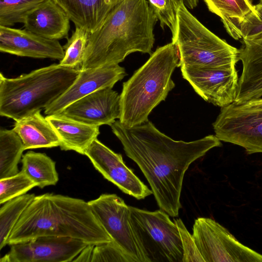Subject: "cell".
<instances>
[{"mask_svg":"<svg viewBox=\"0 0 262 262\" xmlns=\"http://www.w3.org/2000/svg\"><path fill=\"white\" fill-rule=\"evenodd\" d=\"M69 16L75 27L90 34L98 30L124 0H52Z\"/></svg>","mask_w":262,"mask_h":262,"instance_id":"cell-19","label":"cell"},{"mask_svg":"<svg viewBox=\"0 0 262 262\" xmlns=\"http://www.w3.org/2000/svg\"><path fill=\"white\" fill-rule=\"evenodd\" d=\"M47 120L60 140L62 150H73L84 155L88 147L100 134L99 126L89 125L60 114L48 115Z\"/></svg>","mask_w":262,"mask_h":262,"instance_id":"cell-20","label":"cell"},{"mask_svg":"<svg viewBox=\"0 0 262 262\" xmlns=\"http://www.w3.org/2000/svg\"><path fill=\"white\" fill-rule=\"evenodd\" d=\"M183 2L187 8L193 9L198 5L199 0H183Z\"/></svg>","mask_w":262,"mask_h":262,"instance_id":"cell-34","label":"cell"},{"mask_svg":"<svg viewBox=\"0 0 262 262\" xmlns=\"http://www.w3.org/2000/svg\"><path fill=\"white\" fill-rule=\"evenodd\" d=\"M103 177L124 193L138 200L152 192L124 163L122 155L113 151L97 139L86 149L85 154Z\"/></svg>","mask_w":262,"mask_h":262,"instance_id":"cell-13","label":"cell"},{"mask_svg":"<svg viewBox=\"0 0 262 262\" xmlns=\"http://www.w3.org/2000/svg\"><path fill=\"white\" fill-rule=\"evenodd\" d=\"M90 34L85 29L75 27L71 36L68 39L67 43L63 46L64 56L59 61L60 65L75 69L80 67Z\"/></svg>","mask_w":262,"mask_h":262,"instance_id":"cell-27","label":"cell"},{"mask_svg":"<svg viewBox=\"0 0 262 262\" xmlns=\"http://www.w3.org/2000/svg\"><path fill=\"white\" fill-rule=\"evenodd\" d=\"M181 236L183 249L182 262L199 261L204 262L194 242L192 234L187 229L180 219H174Z\"/></svg>","mask_w":262,"mask_h":262,"instance_id":"cell-32","label":"cell"},{"mask_svg":"<svg viewBox=\"0 0 262 262\" xmlns=\"http://www.w3.org/2000/svg\"><path fill=\"white\" fill-rule=\"evenodd\" d=\"M249 1H250V2H252V1L253 0H249ZM259 1L260 2V1H262V0H259Z\"/></svg>","mask_w":262,"mask_h":262,"instance_id":"cell-36","label":"cell"},{"mask_svg":"<svg viewBox=\"0 0 262 262\" xmlns=\"http://www.w3.org/2000/svg\"><path fill=\"white\" fill-rule=\"evenodd\" d=\"M208 10L221 18L227 33L234 39H242L239 27L249 13H256L249 0H203Z\"/></svg>","mask_w":262,"mask_h":262,"instance_id":"cell-22","label":"cell"},{"mask_svg":"<svg viewBox=\"0 0 262 262\" xmlns=\"http://www.w3.org/2000/svg\"><path fill=\"white\" fill-rule=\"evenodd\" d=\"M180 67L178 48L172 42L157 48L147 61L123 82L119 121L131 127L148 121V116L164 101L175 84L171 75Z\"/></svg>","mask_w":262,"mask_h":262,"instance_id":"cell-4","label":"cell"},{"mask_svg":"<svg viewBox=\"0 0 262 262\" xmlns=\"http://www.w3.org/2000/svg\"><path fill=\"white\" fill-rule=\"evenodd\" d=\"M177 46L181 68L235 66L239 51L205 27L188 10L178 4L177 27L172 36Z\"/></svg>","mask_w":262,"mask_h":262,"instance_id":"cell-6","label":"cell"},{"mask_svg":"<svg viewBox=\"0 0 262 262\" xmlns=\"http://www.w3.org/2000/svg\"><path fill=\"white\" fill-rule=\"evenodd\" d=\"M35 186L36 184L21 170L14 176L0 179V204L26 194Z\"/></svg>","mask_w":262,"mask_h":262,"instance_id":"cell-28","label":"cell"},{"mask_svg":"<svg viewBox=\"0 0 262 262\" xmlns=\"http://www.w3.org/2000/svg\"><path fill=\"white\" fill-rule=\"evenodd\" d=\"M212 125L220 141L241 146L248 154L262 153V97L222 107Z\"/></svg>","mask_w":262,"mask_h":262,"instance_id":"cell-8","label":"cell"},{"mask_svg":"<svg viewBox=\"0 0 262 262\" xmlns=\"http://www.w3.org/2000/svg\"><path fill=\"white\" fill-rule=\"evenodd\" d=\"M175 1L178 3L179 4V3H180L181 2H183V0H175Z\"/></svg>","mask_w":262,"mask_h":262,"instance_id":"cell-35","label":"cell"},{"mask_svg":"<svg viewBox=\"0 0 262 262\" xmlns=\"http://www.w3.org/2000/svg\"><path fill=\"white\" fill-rule=\"evenodd\" d=\"M94 245L95 244H88L73 261H91Z\"/></svg>","mask_w":262,"mask_h":262,"instance_id":"cell-33","label":"cell"},{"mask_svg":"<svg viewBox=\"0 0 262 262\" xmlns=\"http://www.w3.org/2000/svg\"><path fill=\"white\" fill-rule=\"evenodd\" d=\"M33 113L15 121L13 130L21 138L25 149L59 146L60 140L56 131L40 113Z\"/></svg>","mask_w":262,"mask_h":262,"instance_id":"cell-21","label":"cell"},{"mask_svg":"<svg viewBox=\"0 0 262 262\" xmlns=\"http://www.w3.org/2000/svg\"><path fill=\"white\" fill-rule=\"evenodd\" d=\"M70 19L58 5L52 0H45L26 16L24 27L43 37L59 40L68 38Z\"/></svg>","mask_w":262,"mask_h":262,"instance_id":"cell-18","label":"cell"},{"mask_svg":"<svg viewBox=\"0 0 262 262\" xmlns=\"http://www.w3.org/2000/svg\"><path fill=\"white\" fill-rule=\"evenodd\" d=\"M25 150L21 138L13 129L0 130V179L18 172V164Z\"/></svg>","mask_w":262,"mask_h":262,"instance_id":"cell-24","label":"cell"},{"mask_svg":"<svg viewBox=\"0 0 262 262\" xmlns=\"http://www.w3.org/2000/svg\"><path fill=\"white\" fill-rule=\"evenodd\" d=\"M157 20L147 0H124L89 35L80 70L118 65L134 52L151 54Z\"/></svg>","mask_w":262,"mask_h":262,"instance_id":"cell-3","label":"cell"},{"mask_svg":"<svg viewBox=\"0 0 262 262\" xmlns=\"http://www.w3.org/2000/svg\"><path fill=\"white\" fill-rule=\"evenodd\" d=\"M91 262H130L121 249L113 241L94 245Z\"/></svg>","mask_w":262,"mask_h":262,"instance_id":"cell-30","label":"cell"},{"mask_svg":"<svg viewBox=\"0 0 262 262\" xmlns=\"http://www.w3.org/2000/svg\"><path fill=\"white\" fill-rule=\"evenodd\" d=\"M120 95L112 88L97 90L74 102L60 114L89 125H111L120 115Z\"/></svg>","mask_w":262,"mask_h":262,"instance_id":"cell-15","label":"cell"},{"mask_svg":"<svg viewBox=\"0 0 262 262\" xmlns=\"http://www.w3.org/2000/svg\"><path fill=\"white\" fill-rule=\"evenodd\" d=\"M126 73L119 64L80 70L73 84L54 102L45 108L47 115L60 114L68 106L97 90L112 88L122 80Z\"/></svg>","mask_w":262,"mask_h":262,"instance_id":"cell-14","label":"cell"},{"mask_svg":"<svg viewBox=\"0 0 262 262\" xmlns=\"http://www.w3.org/2000/svg\"><path fill=\"white\" fill-rule=\"evenodd\" d=\"M0 51L18 56L62 59L58 40L48 39L25 29L0 26Z\"/></svg>","mask_w":262,"mask_h":262,"instance_id":"cell-16","label":"cell"},{"mask_svg":"<svg viewBox=\"0 0 262 262\" xmlns=\"http://www.w3.org/2000/svg\"><path fill=\"white\" fill-rule=\"evenodd\" d=\"M21 171L40 188L55 185L59 178L55 162L45 153L29 151L21 160Z\"/></svg>","mask_w":262,"mask_h":262,"instance_id":"cell-23","label":"cell"},{"mask_svg":"<svg viewBox=\"0 0 262 262\" xmlns=\"http://www.w3.org/2000/svg\"><path fill=\"white\" fill-rule=\"evenodd\" d=\"M132 226L147 262H182L179 229L162 210L150 211L129 206Z\"/></svg>","mask_w":262,"mask_h":262,"instance_id":"cell-7","label":"cell"},{"mask_svg":"<svg viewBox=\"0 0 262 262\" xmlns=\"http://www.w3.org/2000/svg\"><path fill=\"white\" fill-rule=\"evenodd\" d=\"M162 29L167 27L172 34H176L177 27L178 4L175 0H148Z\"/></svg>","mask_w":262,"mask_h":262,"instance_id":"cell-29","label":"cell"},{"mask_svg":"<svg viewBox=\"0 0 262 262\" xmlns=\"http://www.w3.org/2000/svg\"><path fill=\"white\" fill-rule=\"evenodd\" d=\"M47 236L70 237L88 244L113 241L88 202L52 193L34 197L12 230L8 245Z\"/></svg>","mask_w":262,"mask_h":262,"instance_id":"cell-2","label":"cell"},{"mask_svg":"<svg viewBox=\"0 0 262 262\" xmlns=\"http://www.w3.org/2000/svg\"><path fill=\"white\" fill-rule=\"evenodd\" d=\"M192 236L204 262H262V254L240 243L211 218H197Z\"/></svg>","mask_w":262,"mask_h":262,"instance_id":"cell-9","label":"cell"},{"mask_svg":"<svg viewBox=\"0 0 262 262\" xmlns=\"http://www.w3.org/2000/svg\"><path fill=\"white\" fill-rule=\"evenodd\" d=\"M34 194L26 193L3 204L0 208V250L8 243L12 230L32 201Z\"/></svg>","mask_w":262,"mask_h":262,"instance_id":"cell-25","label":"cell"},{"mask_svg":"<svg viewBox=\"0 0 262 262\" xmlns=\"http://www.w3.org/2000/svg\"><path fill=\"white\" fill-rule=\"evenodd\" d=\"M80 69L58 64L14 78L0 74V115L15 121L46 108L74 82Z\"/></svg>","mask_w":262,"mask_h":262,"instance_id":"cell-5","label":"cell"},{"mask_svg":"<svg viewBox=\"0 0 262 262\" xmlns=\"http://www.w3.org/2000/svg\"><path fill=\"white\" fill-rule=\"evenodd\" d=\"M126 156L139 166L160 209L177 217L184 177L191 164L222 146L214 135L190 141L174 140L149 120L131 127L115 121L110 125Z\"/></svg>","mask_w":262,"mask_h":262,"instance_id":"cell-1","label":"cell"},{"mask_svg":"<svg viewBox=\"0 0 262 262\" xmlns=\"http://www.w3.org/2000/svg\"><path fill=\"white\" fill-rule=\"evenodd\" d=\"M88 203L103 228L130 262H147L132 226L129 206L113 193L102 194Z\"/></svg>","mask_w":262,"mask_h":262,"instance_id":"cell-10","label":"cell"},{"mask_svg":"<svg viewBox=\"0 0 262 262\" xmlns=\"http://www.w3.org/2000/svg\"><path fill=\"white\" fill-rule=\"evenodd\" d=\"M238 60L243 70L238 78L235 102L243 103L262 97V37L241 39Z\"/></svg>","mask_w":262,"mask_h":262,"instance_id":"cell-17","label":"cell"},{"mask_svg":"<svg viewBox=\"0 0 262 262\" xmlns=\"http://www.w3.org/2000/svg\"><path fill=\"white\" fill-rule=\"evenodd\" d=\"M88 245L70 237L40 236L10 245V251L0 262L73 261Z\"/></svg>","mask_w":262,"mask_h":262,"instance_id":"cell-11","label":"cell"},{"mask_svg":"<svg viewBox=\"0 0 262 262\" xmlns=\"http://www.w3.org/2000/svg\"><path fill=\"white\" fill-rule=\"evenodd\" d=\"M45 0H0V26L24 23L27 15Z\"/></svg>","mask_w":262,"mask_h":262,"instance_id":"cell-26","label":"cell"},{"mask_svg":"<svg viewBox=\"0 0 262 262\" xmlns=\"http://www.w3.org/2000/svg\"><path fill=\"white\" fill-rule=\"evenodd\" d=\"M254 7L256 12L249 13L239 25L242 39H254L262 37V1L254 5Z\"/></svg>","mask_w":262,"mask_h":262,"instance_id":"cell-31","label":"cell"},{"mask_svg":"<svg viewBox=\"0 0 262 262\" xmlns=\"http://www.w3.org/2000/svg\"><path fill=\"white\" fill-rule=\"evenodd\" d=\"M183 78L206 101L222 107L235 101L238 77L235 66L181 68Z\"/></svg>","mask_w":262,"mask_h":262,"instance_id":"cell-12","label":"cell"}]
</instances>
